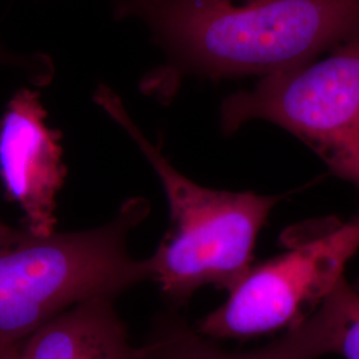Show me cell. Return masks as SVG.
I'll return each instance as SVG.
<instances>
[{
    "label": "cell",
    "instance_id": "1",
    "mask_svg": "<svg viewBox=\"0 0 359 359\" xmlns=\"http://www.w3.org/2000/svg\"><path fill=\"white\" fill-rule=\"evenodd\" d=\"M167 55L145 80L163 103L187 75L269 76L313 63L359 32V0H120Z\"/></svg>",
    "mask_w": 359,
    "mask_h": 359
},
{
    "label": "cell",
    "instance_id": "2",
    "mask_svg": "<svg viewBox=\"0 0 359 359\" xmlns=\"http://www.w3.org/2000/svg\"><path fill=\"white\" fill-rule=\"evenodd\" d=\"M149 212L147 198L130 197L104 225L51 236L0 221V341L20 342L77 302L152 280L149 259L128 249Z\"/></svg>",
    "mask_w": 359,
    "mask_h": 359
},
{
    "label": "cell",
    "instance_id": "3",
    "mask_svg": "<svg viewBox=\"0 0 359 359\" xmlns=\"http://www.w3.org/2000/svg\"><path fill=\"white\" fill-rule=\"evenodd\" d=\"M93 102L136 142L167 197L169 228L148 258L152 281L177 305L206 285L229 292L252 268L258 233L281 196L201 187L181 175L142 135L109 87L99 86Z\"/></svg>",
    "mask_w": 359,
    "mask_h": 359
},
{
    "label": "cell",
    "instance_id": "4",
    "mask_svg": "<svg viewBox=\"0 0 359 359\" xmlns=\"http://www.w3.org/2000/svg\"><path fill=\"white\" fill-rule=\"evenodd\" d=\"M252 120L286 129L359 189V32L321 62L264 76L221 104L224 133Z\"/></svg>",
    "mask_w": 359,
    "mask_h": 359
},
{
    "label": "cell",
    "instance_id": "5",
    "mask_svg": "<svg viewBox=\"0 0 359 359\" xmlns=\"http://www.w3.org/2000/svg\"><path fill=\"white\" fill-rule=\"evenodd\" d=\"M359 252V213L252 268L226 301L198 322L210 339H244L289 330L305 321L344 280Z\"/></svg>",
    "mask_w": 359,
    "mask_h": 359
},
{
    "label": "cell",
    "instance_id": "6",
    "mask_svg": "<svg viewBox=\"0 0 359 359\" xmlns=\"http://www.w3.org/2000/svg\"><path fill=\"white\" fill-rule=\"evenodd\" d=\"M62 133L47 124L36 90L22 88L0 120V177L7 196L23 212V228L51 236L56 196L65 179Z\"/></svg>",
    "mask_w": 359,
    "mask_h": 359
},
{
    "label": "cell",
    "instance_id": "7",
    "mask_svg": "<svg viewBox=\"0 0 359 359\" xmlns=\"http://www.w3.org/2000/svg\"><path fill=\"white\" fill-rule=\"evenodd\" d=\"M112 297L77 302L20 341L13 359H144L120 320Z\"/></svg>",
    "mask_w": 359,
    "mask_h": 359
},
{
    "label": "cell",
    "instance_id": "8",
    "mask_svg": "<svg viewBox=\"0 0 359 359\" xmlns=\"http://www.w3.org/2000/svg\"><path fill=\"white\" fill-rule=\"evenodd\" d=\"M337 316L329 298L305 321L266 346L231 353L180 320L165 321L145 347L144 359H318L334 354Z\"/></svg>",
    "mask_w": 359,
    "mask_h": 359
},
{
    "label": "cell",
    "instance_id": "9",
    "mask_svg": "<svg viewBox=\"0 0 359 359\" xmlns=\"http://www.w3.org/2000/svg\"><path fill=\"white\" fill-rule=\"evenodd\" d=\"M337 316V342L334 354L359 359V292L345 278L329 294Z\"/></svg>",
    "mask_w": 359,
    "mask_h": 359
},
{
    "label": "cell",
    "instance_id": "10",
    "mask_svg": "<svg viewBox=\"0 0 359 359\" xmlns=\"http://www.w3.org/2000/svg\"><path fill=\"white\" fill-rule=\"evenodd\" d=\"M19 342L0 341V359H13V353Z\"/></svg>",
    "mask_w": 359,
    "mask_h": 359
},
{
    "label": "cell",
    "instance_id": "11",
    "mask_svg": "<svg viewBox=\"0 0 359 359\" xmlns=\"http://www.w3.org/2000/svg\"><path fill=\"white\" fill-rule=\"evenodd\" d=\"M8 60H11V62H16V59H15V57L8 56L6 52L3 51V50L0 48V63H7Z\"/></svg>",
    "mask_w": 359,
    "mask_h": 359
},
{
    "label": "cell",
    "instance_id": "12",
    "mask_svg": "<svg viewBox=\"0 0 359 359\" xmlns=\"http://www.w3.org/2000/svg\"><path fill=\"white\" fill-rule=\"evenodd\" d=\"M358 292H359V283H358Z\"/></svg>",
    "mask_w": 359,
    "mask_h": 359
}]
</instances>
